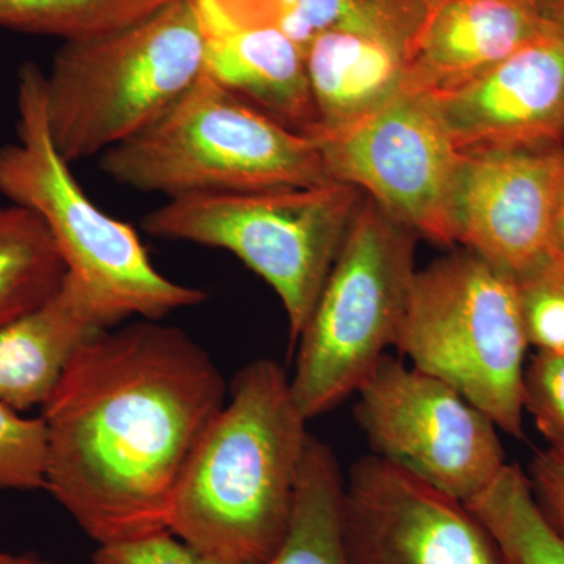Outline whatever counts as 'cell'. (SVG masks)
I'll return each instance as SVG.
<instances>
[{"label":"cell","instance_id":"17","mask_svg":"<svg viewBox=\"0 0 564 564\" xmlns=\"http://www.w3.org/2000/svg\"><path fill=\"white\" fill-rule=\"evenodd\" d=\"M304 55L318 118L315 139L350 131L406 87L410 51L389 41L323 32L307 44Z\"/></svg>","mask_w":564,"mask_h":564},{"label":"cell","instance_id":"12","mask_svg":"<svg viewBox=\"0 0 564 564\" xmlns=\"http://www.w3.org/2000/svg\"><path fill=\"white\" fill-rule=\"evenodd\" d=\"M562 150L464 152L451 196L455 243L518 276L552 250Z\"/></svg>","mask_w":564,"mask_h":564},{"label":"cell","instance_id":"26","mask_svg":"<svg viewBox=\"0 0 564 564\" xmlns=\"http://www.w3.org/2000/svg\"><path fill=\"white\" fill-rule=\"evenodd\" d=\"M206 35L281 25L299 0H191Z\"/></svg>","mask_w":564,"mask_h":564},{"label":"cell","instance_id":"8","mask_svg":"<svg viewBox=\"0 0 564 564\" xmlns=\"http://www.w3.org/2000/svg\"><path fill=\"white\" fill-rule=\"evenodd\" d=\"M421 237L364 196L302 336L291 378L307 421L358 392L402 329Z\"/></svg>","mask_w":564,"mask_h":564},{"label":"cell","instance_id":"30","mask_svg":"<svg viewBox=\"0 0 564 564\" xmlns=\"http://www.w3.org/2000/svg\"><path fill=\"white\" fill-rule=\"evenodd\" d=\"M0 564H57L51 560L44 558L33 552H24V554H10V552H0Z\"/></svg>","mask_w":564,"mask_h":564},{"label":"cell","instance_id":"29","mask_svg":"<svg viewBox=\"0 0 564 564\" xmlns=\"http://www.w3.org/2000/svg\"><path fill=\"white\" fill-rule=\"evenodd\" d=\"M552 250L564 254V177L556 196L554 223H552Z\"/></svg>","mask_w":564,"mask_h":564},{"label":"cell","instance_id":"25","mask_svg":"<svg viewBox=\"0 0 564 564\" xmlns=\"http://www.w3.org/2000/svg\"><path fill=\"white\" fill-rule=\"evenodd\" d=\"M524 411L547 445L564 447V352H533L524 373Z\"/></svg>","mask_w":564,"mask_h":564},{"label":"cell","instance_id":"4","mask_svg":"<svg viewBox=\"0 0 564 564\" xmlns=\"http://www.w3.org/2000/svg\"><path fill=\"white\" fill-rule=\"evenodd\" d=\"M206 31L191 0L91 39L65 41L44 74L52 141L73 165L147 129L198 79Z\"/></svg>","mask_w":564,"mask_h":564},{"label":"cell","instance_id":"23","mask_svg":"<svg viewBox=\"0 0 564 564\" xmlns=\"http://www.w3.org/2000/svg\"><path fill=\"white\" fill-rule=\"evenodd\" d=\"M514 280L530 348L564 352V254L549 251Z\"/></svg>","mask_w":564,"mask_h":564},{"label":"cell","instance_id":"14","mask_svg":"<svg viewBox=\"0 0 564 564\" xmlns=\"http://www.w3.org/2000/svg\"><path fill=\"white\" fill-rule=\"evenodd\" d=\"M536 0H447L415 36L404 91L447 95L484 76L545 29Z\"/></svg>","mask_w":564,"mask_h":564},{"label":"cell","instance_id":"13","mask_svg":"<svg viewBox=\"0 0 564 564\" xmlns=\"http://www.w3.org/2000/svg\"><path fill=\"white\" fill-rule=\"evenodd\" d=\"M456 150H562L564 24H552L484 76L429 96Z\"/></svg>","mask_w":564,"mask_h":564},{"label":"cell","instance_id":"31","mask_svg":"<svg viewBox=\"0 0 564 564\" xmlns=\"http://www.w3.org/2000/svg\"><path fill=\"white\" fill-rule=\"evenodd\" d=\"M536 3L549 21L564 24V0H536Z\"/></svg>","mask_w":564,"mask_h":564},{"label":"cell","instance_id":"27","mask_svg":"<svg viewBox=\"0 0 564 564\" xmlns=\"http://www.w3.org/2000/svg\"><path fill=\"white\" fill-rule=\"evenodd\" d=\"M93 564H220L180 540L170 530H161L121 541L99 545Z\"/></svg>","mask_w":564,"mask_h":564},{"label":"cell","instance_id":"7","mask_svg":"<svg viewBox=\"0 0 564 564\" xmlns=\"http://www.w3.org/2000/svg\"><path fill=\"white\" fill-rule=\"evenodd\" d=\"M362 198L337 181L180 196L147 214L143 229L155 239L220 248L240 259L280 296L295 344Z\"/></svg>","mask_w":564,"mask_h":564},{"label":"cell","instance_id":"18","mask_svg":"<svg viewBox=\"0 0 564 564\" xmlns=\"http://www.w3.org/2000/svg\"><path fill=\"white\" fill-rule=\"evenodd\" d=\"M345 478L328 444L310 434L288 534L262 564H348L343 536Z\"/></svg>","mask_w":564,"mask_h":564},{"label":"cell","instance_id":"9","mask_svg":"<svg viewBox=\"0 0 564 564\" xmlns=\"http://www.w3.org/2000/svg\"><path fill=\"white\" fill-rule=\"evenodd\" d=\"M373 455L462 502L505 466L497 425L452 386L384 355L356 392Z\"/></svg>","mask_w":564,"mask_h":564},{"label":"cell","instance_id":"19","mask_svg":"<svg viewBox=\"0 0 564 564\" xmlns=\"http://www.w3.org/2000/svg\"><path fill=\"white\" fill-rule=\"evenodd\" d=\"M66 267L39 215L0 204V328L50 300Z\"/></svg>","mask_w":564,"mask_h":564},{"label":"cell","instance_id":"1","mask_svg":"<svg viewBox=\"0 0 564 564\" xmlns=\"http://www.w3.org/2000/svg\"><path fill=\"white\" fill-rule=\"evenodd\" d=\"M228 386L207 351L159 321L85 345L41 408L46 491L99 545L169 530L174 492Z\"/></svg>","mask_w":564,"mask_h":564},{"label":"cell","instance_id":"6","mask_svg":"<svg viewBox=\"0 0 564 564\" xmlns=\"http://www.w3.org/2000/svg\"><path fill=\"white\" fill-rule=\"evenodd\" d=\"M395 348L497 429L524 437L530 345L513 274L466 248L417 270Z\"/></svg>","mask_w":564,"mask_h":564},{"label":"cell","instance_id":"10","mask_svg":"<svg viewBox=\"0 0 564 564\" xmlns=\"http://www.w3.org/2000/svg\"><path fill=\"white\" fill-rule=\"evenodd\" d=\"M315 141L333 181L358 188L419 237L455 245L451 196L462 152L429 96L403 91L350 131Z\"/></svg>","mask_w":564,"mask_h":564},{"label":"cell","instance_id":"11","mask_svg":"<svg viewBox=\"0 0 564 564\" xmlns=\"http://www.w3.org/2000/svg\"><path fill=\"white\" fill-rule=\"evenodd\" d=\"M348 564H513L462 500L369 455L345 480Z\"/></svg>","mask_w":564,"mask_h":564},{"label":"cell","instance_id":"33","mask_svg":"<svg viewBox=\"0 0 564 564\" xmlns=\"http://www.w3.org/2000/svg\"><path fill=\"white\" fill-rule=\"evenodd\" d=\"M562 151L564 152V147L562 148Z\"/></svg>","mask_w":564,"mask_h":564},{"label":"cell","instance_id":"24","mask_svg":"<svg viewBox=\"0 0 564 564\" xmlns=\"http://www.w3.org/2000/svg\"><path fill=\"white\" fill-rule=\"evenodd\" d=\"M46 425L0 403V491L46 488Z\"/></svg>","mask_w":564,"mask_h":564},{"label":"cell","instance_id":"21","mask_svg":"<svg viewBox=\"0 0 564 564\" xmlns=\"http://www.w3.org/2000/svg\"><path fill=\"white\" fill-rule=\"evenodd\" d=\"M426 0H299L281 28L303 50L323 32L361 33L411 51Z\"/></svg>","mask_w":564,"mask_h":564},{"label":"cell","instance_id":"16","mask_svg":"<svg viewBox=\"0 0 564 564\" xmlns=\"http://www.w3.org/2000/svg\"><path fill=\"white\" fill-rule=\"evenodd\" d=\"M203 70L284 128L317 137L306 55L281 25L206 35Z\"/></svg>","mask_w":564,"mask_h":564},{"label":"cell","instance_id":"5","mask_svg":"<svg viewBox=\"0 0 564 564\" xmlns=\"http://www.w3.org/2000/svg\"><path fill=\"white\" fill-rule=\"evenodd\" d=\"M17 104L18 139L0 148V195L39 215L66 273L122 321H161L206 302L199 289L159 272L135 229L88 198L52 141L44 73L36 63H24L18 73Z\"/></svg>","mask_w":564,"mask_h":564},{"label":"cell","instance_id":"3","mask_svg":"<svg viewBox=\"0 0 564 564\" xmlns=\"http://www.w3.org/2000/svg\"><path fill=\"white\" fill-rule=\"evenodd\" d=\"M98 162L118 184L169 199L333 182L317 141L256 110L204 70L165 113Z\"/></svg>","mask_w":564,"mask_h":564},{"label":"cell","instance_id":"2","mask_svg":"<svg viewBox=\"0 0 564 564\" xmlns=\"http://www.w3.org/2000/svg\"><path fill=\"white\" fill-rule=\"evenodd\" d=\"M185 466L169 530L220 564H262L291 525L307 419L291 377L258 359L234 377Z\"/></svg>","mask_w":564,"mask_h":564},{"label":"cell","instance_id":"22","mask_svg":"<svg viewBox=\"0 0 564 564\" xmlns=\"http://www.w3.org/2000/svg\"><path fill=\"white\" fill-rule=\"evenodd\" d=\"M173 0H0V28L65 41L91 39L150 17Z\"/></svg>","mask_w":564,"mask_h":564},{"label":"cell","instance_id":"28","mask_svg":"<svg viewBox=\"0 0 564 564\" xmlns=\"http://www.w3.org/2000/svg\"><path fill=\"white\" fill-rule=\"evenodd\" d=\"M527 475L541 510L564 534V447L547 445L534 452Z\"/></svg>","mask_w":564,"mask_h":564},{"label":"cell","instance_id":"15","mask_svg":"<svg viewBox=\"0 0 564 564\" xmlns=\"http://www.w3.org/2000/svg\"><path fill=\"white\" fill-rule=\"evenodd\" d=\"M122 322L66 273L50 300L0 328V403L20 413L43 408L77 352Z\"/></svg>","mask_w":564,"mask_h":564},{"label":"cell","instance_id":"32","mask_svg":"<svg viewBox=\"0 0 564 564\" xmlns=\"http://www.w3.org/2000/svg\"><path fill=\"white\" fill-rule=\"evenodd\" d=\"M447 2V0H426V6H429V10L433 9V7L440 6V3Z\"/></svg>","mask_w":564,"mask_h":564},{"label":"cell","instance_id":"20","mask_svg":"<svg viewBox=\"0 0 564 564\" xmlns=\"http://www.w3.org/2000/svg\"><path fill=\"white\" fill-rule=\"evenodd\" d=\"M513 564H564V534L541 510L529 475L507 464L492 484L466 502Z\"/></svg>","mask_w":564,"mask_h":564}]
</instances>
